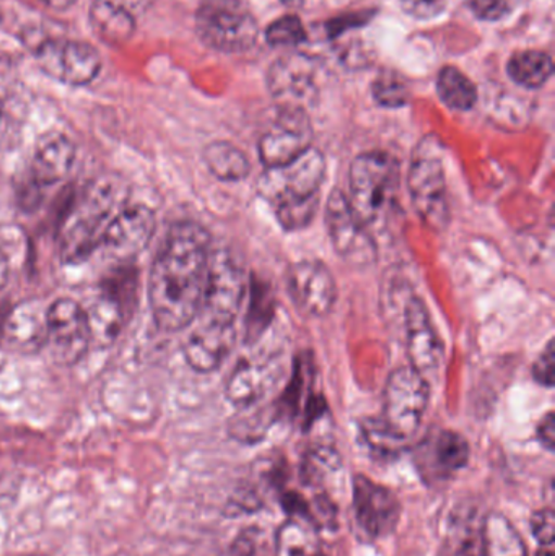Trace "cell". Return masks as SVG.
Instances as JSON below:
<instances>
[{
    "label": "cell",
    "mask_w": 555,
    "mask_h": 556,
    "mask_svg": "<svg viewBox=\"0 0 555 556\" xmlns=\"http://www.w3.org/2000/svg\"><path fill=\"white\" fill-rule=\"evenodd\" d=\"M445 146L439 136H426L411 160L409 185L414 208L426 227L443 231L450 222L449 194L445 178Z\"/></svg>",
    "instance_id": "4"
},
{
    "label": "cell",
    "mask_w": 555,
    "mask_h": 556,
    "mask_svg": "<svg viewBox=\"0 0 555 556\" xmlns=\"http://www.w3.org/2000/svg\"><path fill=\"white\" fill-rule=\"evenodd\" d=\"M437 93L446 106L455 111L472 110L478 101V88L455 65H445L437 75Z\"/></svg>",
    "instance_id": "29"
},
{
    "label": "cell",
    "mask_w": 555,
    "mask_h": 556,
    "mask_svg": "<svg viewBox=\"0 0 555 556\" xmlns=\"http://www.w3.org/2000/svg\"><path fill=\"white\" fill-rule=\"evenodd\" d=\"M450 0H400L401 9L414 18L429 20L445 12Z\"/></svg>",
    "instance_id": "35"
},
{
    "label": "cell",
    "mask_w": 555,
    "mask_h": 556,
    "mask_svg": "<svg viewBox=\"0 0 555 556\" xmlns=\"http://www.w3.org/2000/svg\"><path fill=\"white\" fill-rule=\"evenodd\" d=\"M3 116H5V111H3V104L2 101H0V126H2Z\"/></svg>",
    "instance_id": "43"
},
{
    "label": "cell",
    "mask_w": 555,
    "mask_h": 556,
    "mask_svg": "<svg viewBox=\"0 0 555 556\" xmlns=\"http://www.w3.org/2000/svg\"><path fill=\"white\" fill-rule=\"evenodd\" d=\"M211 257V237L195 222L169 228L153 261L149 301L163 332H178L199 316Z\"/></svg>",
    "instance_id": "1"
},
{
    "label": "cell",
    "mask_w": 555,
    "mask_h": 556,
    "mask_svg": "<svg viewBox=\"0 0 555 556\" xmlns=\"http://www.w3.org/2000/svg\"><path fill=\"white\" fill-rule=\"evenodd\" d=\"M114 188L108 185L94 186L85 195L77 214L65 228L61 243L62 263H84L100 248L104 230L114 217Z\"/></svg>",
    "instance_id": "7"
},
{
    "label": "cell",
    "mask_w": 555,
    "mask_h": 556,
    "mask_svg": "<svg viewBox=\"0 0 555 556\" xmlns=\"http://www.w3.org/2000/svg\"><path fill=\"white\" fill-rule=\"evenodd\" d=\"M318 62L310 55H280L267 72V88L279 108L306 110L318 97Z\"/></svg>",
    "instance_id": "14"
},
{
    "label": "cell",
    "mask_w": 555,
    "mask_h": 556,
    "mask_svg": "<svg viewBox=\"0 0 555 556\" xmlns=\"http://www.w3.org/2000/svg\"><path fill=\"white\" fill-rule=\"evenodd\" d=\"M313 126L308 111L279 108L276 121L260 140L261 162L266 168L287 165L312 149Z\"/></svg>",
    "instance_id": "12"
},
{
    "label": "cell",
    "mask_w": 555,
    "mask_h": 556,
    "mask_svg": "<svg viewBox=\"0 0 555 556\" xmlns=\"http://www.w3.org/2000/svg\"><path fill=\"white\" fill-rule=\"evenodd\" d=\"M342 469L341 456L335 447L315 446L306 451L300 466L302 482L308 486H325Z\"/></svg>",
    "instance_id": "30"
},
{
    "label": "cell",
    "mask_w": 555,
    "mask_h": 556,
    "mask_svg": "<svg viewBox=\"0 0 555 556\" xmlns=\"http://www.w3.org/2000/svg\"><path fill=\"white\" fill-rule=\"evenodd\" d=\"M195 31L207 48L218 52H247L256 46L260 26L247 0H201Z\"/></svg>",
    "instance_id": "5"
},
{
    "label": "cell",
    "mask_w": 555,
    "mask_h": 556,
    "mask_svg": "<svg viewBox=\"0 0 555 556\" xmlns=\"http://www.w3.org/2000/svg\"><path fill=\"white\" fill-rule=\"evenodd\" d=\"M280 366L274 359H244L238 363L227 382V399L240 408L256 405L279 379Z\"/></svg>",
    "instance_id": "21"
},
{
    "label": "cell",
    "mask_w": 555,
    "mask_h": 556,
    "mask_svg": "<svg viewBox=\"0 0 555 556\" xmlns=\"http://www.w3.org/2000/svg\"><path fill=\"white\" fill-rule=\"evenodd\" d=\"M237 342L235 324L202 319L201 326L185 343V358L198 372H212L220 368Z\"/></svg>",
    "instance_id": "18"
},
{
    "label": "cell",
    "mask_w": 555,
    "mask_h": 556,
    "mask_svg": "<svg viewBox=\"0 0 555 556\" xmlns=\"http://www.w3.org/2000/svg\"><path fill=\"white\" fill-rule=\"evenodd\" d=\"M209 172L220 181H241L251 173L248 156L234 143L217 140L209 143L202 153Z\"/></svg>",
    "instance_id": "27"
},
{
    "label": "cell",
    "mask_w": 555,
    "mask_h": 556,
    "mask_svg": "<svg viewBox=\"0 0 555 556\" xmlns=\"http://www.w3.org/2000/svg\"><path fill=\"white\" fill-rule=\"evenodd\" d=\"M398 182L400 169L396 160L388 153H362L352 162L348 199L368 230L387 220L396 198Z\"/></svg>",
    "instance_id": "3"
},
{
    "label": "cell",
    "mask_w": 555,
    "mask_h": 556,
    "mask_svg": "<svg viewBox=\"0 0 555 556\" xmlns=\"http://www.w3.org/2000/svg\"><path fill=\"white\" fill-rule=\"evenodd\" d=\"M533 376L544 388L554 386V343H547L546 350L541 353L538 362L534 363Z\"/></svg>",
    "instance_id": "37"
},
{
    "label": "cell",
    "mask_w": 555,
    "mask_h": 556,
    "mask_svg": "<svg viewBox=\"0 0 555 556\" xmlns=\"http://www.w3.org/2000/svg\"><path fill=\"white\" fill-rule=\"evenodd\" d=\"M152 0H93L90 9L91 26L108 45L119 46L136 33L137 15Z\"/></svg>",
    "instance_id": "20"
},
{
    "label": "cell",
    "mask_w": 555,
    "mask_h": 556,
    "mask_svg": "<svg viewBox=\"0 0 555 556\" xmlns=\"http://www.w3.org/2000/svg\"><path fill=\"white\" fill-rule=\"evenodd\" d=\"M354 522L358 538L378 541L396 529L401 518L400 500L387 486L365 476L354 479Z\"/></svg>",
    "instance_id": "13"
},
{
    "label": "cell",
    "mask_w": 555,
    "mask_h": 556,
    "mask_svg": "<svg viewBox=\"0 0 555 556\" xmlns=\"http://www.w3.org/2000/svg\"><path fill=\"white\" fill-rule=\"evenodd\" d=\"M46 9L55 10V12H64L75 5L77 0H38Z\"/></svg>",
    "instance_id": "39"
},
{
    "label": "cell",
    "mask_w": 555,
    "mask_h": 556,
    "mask_svg": "<svg viewBox=\"0 0 555 556\" xmlns=\"http://www.w3.org/2000/svg\"><path fill=\"white\" fill-rule=\"evenodd\" d=\"M371 93L378 104L387 108H403L411 100L409 87L394 72H383L378 75L377 80L371 85Z\"/></svg>",
    "instance_id": "31"
},
{
    "label": "cell",
    "mask_w": 555,
    "mask_h": 556,
    "mask_svg": "<svg viewBox=\"0 0 555 556\" xmlns=\"http://www.w3.org/2000/svg\"><path fill=\"white\" fill-rule=\"evenodd\" d=\"M326 227L336 253L354 267L377 263L378 248L367 225L358 218L341 189L329 194L326 204Z\"/></svg>",
    "instance_id": "8"
},
{
    "label": "cell",
    "mask_w": 555,
    "mask_h": 556,
    "mask_svg": "<svg viewBox=\"0 0 555 556\" xmlns=\"http://www.w3.org/2000/svg\"><path fill=\"white\" fill-rule=\"evenodd\" d=\"M404 329L411 366L424 376L436 371L442 358V345L429 311L420 298L413 296L407 301L404 307Z\"/></svg>",
    "instance_id": "17"
},
{
    "label": "cell",
    "mask_w": 555,
    "mask_h": 556,
    "mask_svg": "<svg viewBox=\"0 0 555 556\" xmlns=\"http://www.w3.org/2000/svg\"><path fill=\"white\" fill-rule=\"evenodd\" d=\"M85 311L90 323L93 343L106 345L119 336L124 309L123 303L114 291H103Z\"/></svg>",
    "instance_id": "25"
},
{
    "label": "cell",
    "mask_w": 555,
    "mask_h": 556,
    "mask_svg": "<svg viewBox=\"0 0 555 556\" xmlns=\"http://www.w3.org/2000/svg\"><path fill=\"white\" fill-rule=\"evenodd\" d=\"M277 556H323L316 528L302 519H289L276 535Z\"/></svg>",
    "instance_id": "28"
},
{
    "label": "cell",
    "mask_w": 555,
    "mask_h": 556,
    "mask_svg": "<svg viewBox=\"0 0 555 556\" xmlns=\"http://www.w3.org/2000/svg\"><path fill=\"white\" fill-rule=\"evenodd\" d=\"M429 395L426 376L411 365L394 369L384 386V427L398 440H409L422 424Z\"/></svg>",
    "instance_id": "6"
},
{
    "label": "cell",
    "mask_w": 555,
    "mask_h": 556,
    "mask_svg": "<svg viewBox=\"0 0 555 556\" xmlns=\"http://www.w3.org/2000/svg\"><path fill=\"white\" fill-rule=\"evenodd\" d=\"M266 41L274 48H295L306 41V29L297 15L274 20L266 29Z\"/></svg>",
    "instance_id": "32"
},
{
    "label": "cell",
    "mask_w": 555,
    "mask_h": 556,
    "mask_svg": "<svg viewBox=\"0 0 555 556\" xmlns=\"http://www.w3.org/2000/svg\"><path fill=\"white\" fill-rule=\"evenodd\" d=\"M469 444L456 431L442 430L420 444L417 464L427 480H446L465 469Z\"/></svg>",
    "instance_id": "19"
},
{
    "label": "cell",
    "mask_w": 555,
    "mask_h": 556,
    "mask_svg": "<svg viewBox=\"0 0 555 556\" xmlns=\"http://www.w3.org/2000/svg\"><path fill=\"white\" fill-rule=\"evenodd\" d=\"M508 77L528 90H538L551 80L554 74V62L546 51L515 52L507 64Z\"/></svg>",
    "instance_id": "26"
},
{
    "label": "cell",
    "mask_w": 555,
    "mask_h": 556,
    "mask_svg": "<svg viewBox=\"0 0 555 556\" xmlns=\"http://www.w3.org/2000/svg\"><path fill=\"white\" fill-rule=\"evenodd\" d=\"M289 291L303 313L325 317L335 307L338 288L331 270L319 261H302L289 273Z\"/></svg>",
    "instance_id": "16"
},
{
    "label": "cell",
    "mask_w": 555,
    "mask_h": 556,
    "mask_svg": "<svg viewBox=\"0 0 555 556\" xmlns=\"http://www.w3.org/2000/svg\"><path fill=\"white\" fill-rule=\"evenodd\" d=\"M283 5L289 7V9H299L302 5L303 0H280Z\"/></svg>",
    "instance_id": "41"
},
{
    "label": "cell",
    "mask_w": 555,
    "mask_h": 556,
    "mask_svg": "<svg viewBox=\"0 0 555 556\" xmlns=\"http://www.w3.org/2000/svg\"><path fill=\"white\" fill-rule=\"evenodd\" d=\"M77 159V147L62 132H48L39 137L33 152L31 173L41 188L67 178Z\"/></svg>",
    "instance_id": "22"
},
{
    "label": "cell",
    "mask_w": 555,
    "mask_h": 556,
    "mask_svg": "<svg viewBox=\"0 0 555 556\" xmlns=\"http://www.w3.org/2000/svg\"><path fill=\"white\" fill-rule=\"evenodd\" d=\"M244 274L240 264L228 251H215L209 257L204 296H202V319L235 324L243 303Z\"/></svg>",
    "instance_id": "11"
},
{
    "label": "cell",
    "mask_w": 555,
    "mask_h": 556,
    "mask_svg": "<svg viewBox=\"0 0 555 556\" xmlns=\"http://www.w3.org/2000/svg\"><path fill=\"white\" fill-rule=\"evenodd\" d=\"M39 67L49 77L72 87L97 80L103 68L100 52L90 42L77 39H46L35 52Z\"/></svg>",
    "instance_id": "9"
},
{
    "label": "cell",
    "mask_w": 555,
    "mask_h": 556,
    "mask_svg": "<svg viewBox=\"0 0 555 556\" xmlns=\"http://www.w3.org/2000/svg\"><path fill=\"white\" fill-rule=\"evenodd\" d=\"M481 547L484 556H530L520 532L499 513H492L485 518Z\"/></svg>",
    "instance_id": "24"
},
{
    "label": "cell",
    "mask_w": 555,
    "mask_h": 556,
    "mask_svg": "<svg viewBox=\"0 0 555 556\" xmlns=\"http://www.w3.org/2000/svg\"><path fill=\"white\" fill-rule=\"evenodd\" d=\"M7 278H9V263H7L5 256L0 253V288L7 283Z\"/></svg>",
    "instance_id": "40"
},
{
    "label": "cell",
    "mask_w": 555,
    "mask_h": 556,
    "mask_svg": "<svg viewBox=\"0 0 555 556\" xmlns=\"http://www.w3.org/2000/svg\"><path fill=\"white\" fill-rule=\"evenodd\" d=\"M538 438H540L541 444L546 447L547 451L553 453L555 446V418L554 412H550L546 417L541 420L540 427H538Z\"/></svg>",
    "instance_id": "38"
},
{
    "label": "cell",
    "mask_w": 555,
    "mask_h": 556,
    "mask_svg": "<svg viewBox=\"0 0 555 556\" xmlns=\"http://www.w3.org/2000/svg\"><path fill=\"white\" fill-rule=\"evenodd\" d=\"M537 556H554V547L540 548Z\"/></svg>",
    "instance_id": "42"
},
{
    "label": "cell",
    "mask_w": 555,
    "mask_h": 556,
    "mask_svg": "<svg viewBox=\"0 0 555 556\" xmlns=\"http://www.w3.org/2000/svg\"><path fill=\"white\" fill-rule=\"evenodd\" d=\"M325 173V156L313 147L293 162L263 173L257 191L273 205L283 230L299 231L312 224L319 208Z\"/></svg>",
    "instance_id": "2"
},
{
    "label": "cell",
    "mask_w": 555,
    "mask_h": 556,
    "mask_svg": "<svg viewBox=\"0 0 555 556\" xmlns=\"http://www.w3.org/2000/svg\"><path fill=\"white\" fill-rule=\"evenodd\" d=\"M531 531L541 547H554L555 516L551 508L534 513L531 518Z\"/></svg>",
    "instance_id": "34"
},
{
    "label": "cell",
    "mask_w": 555,
    "mask_h": 556,
    "mask_svg": "<svg viewBox=\"0 0 555 556\" xmlns=\"http://www.w3.org/2000/svg\"><path fill=\"white\" fill-rule=\"evenodd\" d=\"M48 323V345L54 362L72 366L80 362L91 343L90 323L87 311L72 298H58L46 313Z\"/></svg>",
    "instance_id": "10"
},
{
    "label": "cell",
    "mask_w": 555,
    "mask_h": 556,
    "mask_svg": "<svg viewBox=\"0 0 555 556\" xmlns=\"http://www.w3.org/2000/svg\"><path fill=\"white\" fill-rule=\"evenodd\" d=\"M270 306H273L270 291L267 288H261L260 281L253 280L251 306L247 320L248 340L256 339L263 332L264 326L270 319Z\"/></svg>",
    "instance_id": "33"
},
{
    "label": "cell",
    "mask_w": 555,
    "mask_h": 556,
    "mask_svg": "<svg viewBox=\"0 0 555 556\" xmlns=\"http://www.w3.org/2000/svg\"><path fill=\"white\" fill-rule=\"evenodd\" d=\"M469 5L479 18L494 22L510 10L512 0H469Z\"/></svg>",
    "instance_id": "36"
},
{
    "label": "cell",
    "mask_w": 555,
    "mask_h": 556,
    "mask_svg": "<svg viewBox=\"0 0 555 556\" xmlns=\"http://www.w3.org/2000/svg\"><path fill=\"white\" fill-rule=\"evenodd\" d=\"M156 230V217L147 205H127L114 214L101 238L100 248L119 263L139 256Z\"/></svg>",
    "instance_id": "15"
},
{
    "label": "cell",
    "mask_w": 555,
    "mask_h": 556,
    "mask_svg": "<svg viewBox=\"0 0 555 556\" xmlns=\"http://www.w3.org/2000/svg\"><path fill=\"white\" fill-rule=\"evenodd\" d=\"M41 304L25 301L16 304L3 320L2 340L15 352L33 353L46 345L48 323Z\"/></svg>",
    "instance_id": "23"
}]
</instances>
